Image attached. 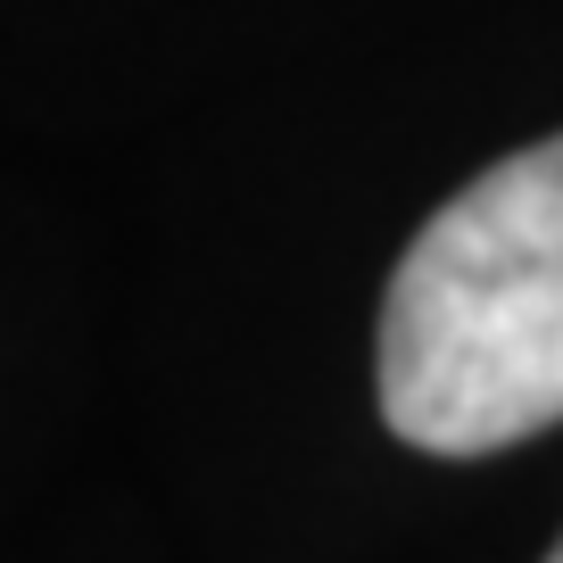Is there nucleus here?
Here are the masks:
<instances>
[{
	"mask_svg": "<svg viewBox=\"0 0 563 563\" xmlns=\"http://www.w3.org/2000/svg\"><path fill=\"white\" fill-rule=\"evenodd\" d=\"M547 563H563V539H555V547H547Z\"/></svg>",
	"mask_w": 563,
	"mask_h": 563,
	"instance_id": "f03ea898",
	"label": "nucleus"
},
{
	"mask_svg": "<svg viewBox=\"0 0 563 563\" xmlns=\"http://www.w3.org/2000/svg\"><path fill=\"white\" fill-rule=\"evenodd\" d=\"M382 415L431 456H489L563 422V133L473 175L398 257Z\"/></svg>",
	"mask_w": 563,
	"mask_h": 563,
	"instance_id": "f257e3e1",
	"label": "nucleus"
}]
</instances>
